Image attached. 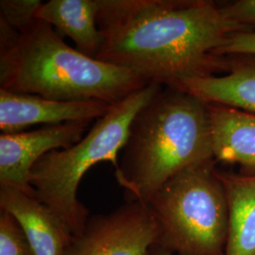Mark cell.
I'll return each mask as SVG.
<instances>
[{
	"label": "cell",
	"instance_id": "cell-17",
	"mask_svg": "<svg viewBox=\"0 0 255 255\" xmlns=\"http://www.w3.org/2000/svg\"><path fill=\"white\" fill-rule=\"evenodd\" d=\"M221 56L250 55L255 56V32H237L229 38L219 50Z\"/></svg>",
	"mask_w": 255,
	"mask_h": 255
},
{
	"label": "cell",
	"instance_id": "cell-10",
	"mask_svg": "<svg viewBox=\"0 0 255 255\" xmlns=\"http://www.w3.org/2000/svg\"><path fill=\"white\" fill-rule=\"evenodd\" d=\"M227 57L226 73L184 81L171 88L190 94L206 104L255 114V56Z\"/></svg>",
	"mask_w": 255,
	"mask_h": 255
},
{
	"label": "cell",
	"instance_id": "cell-2",
	"mask_svg": "<svg viewBox=\"0 0 255 255\" xmlns=\"http://www.w3.org/2000/svg\"><path fill=\"white\" fill-rule=\"evenodd\" d=\"M148 84L127 68L82 54L37 19L19 33L0 19V88L55 101L118 103Z\"/></svg>",
	"mask_w": 255,
	"mask_h": 255
},
{
	"label": "cell",
	"instance_id": "cell-12",
	"mask_svg": "<svg viewBox=\"0 0 255 255\" xmlns=\"http://www.w3.org/2000/svg\"><path fill=\"white\" fill-rule=\"evenodd\" d=\"M99 8V0H50L40 6L36 18L69 37L82 54L96 59L103 44Z\"/></svg>",
	"mask_w": 255,
	"mask_h": 255
},
{
	"label": "cell",
	"instance_id": "cell-7",
	"mask_svg": "<svg viewBox=\"0 0 255 255\" xmlns=\"http://www.w3.org/2000/svg\"><path fill=\"white\" fill-rule=\"evenodd\" d=\"M90 123L70 122L29 131L0 134V187L34 197L30 185L33 166L45 155L78 143Z\"/></svg>",
	"mask_w": 255,
	"mask_h": 255
},
{
	"label": "cell",
	"instance_id": "cell-9",
	"mask_svg": "<svg viewBox=\"0 0 255 255\" xmlns=\"http://www.w3.org/2000/svg\"><path fill=\"white\" fill-rule=\"evenodd\" d=\"M0 208L16 219L31 255H64L72 233L44 203L16 189L0 187Z\"/></svg>",
	"mask_w": 255,
	"mask_h": 255
},
{
	"label": "cell",
	"instance_id": "cell-13",
	"mask_svg": "<svg viewBox=\"0 0 255 255\" xmlns=\"http://www.w3.org/2000/svg\"><path fill=\"white\" fill-rule=\"evenodd\" d=\"M229 208L225 255H255V175L219 171Z\"/></svg>",
	"mask_w": 255,
	"mask_h": 255
},
{
	"label": "cell",
	"instance_id": "cell-15",
	"mask_svg": "<svg viewBox=\"0 0 255 255\" xmlns=\"http://www.w3.org/2000/svg\"><path fill=\"white\" fill-rule=\"evenodd\" d=\"M0 255H31L18 222L2 210H0Z\"/></svg>",
	"mask_w": 255,
	"mask_h": 255
},
{
	"label": "cell",
	"instance_id": "cell-3",
	"mask_svg": "<svg viewBox=\"0 0 255 255\" xmlns=\"http://www.w3.org/2000/svg\"><path fill=\"white\" fill-rule=\"evenodd\" d=\"M116 169L128 201L147 203L183 169L215 160L207 104L163 86L132 120Z\"/></svg>",
	"mask_w": 255,
	"mask_h": 255
},
{
	"label": "cell",
	"instance_id": "cell-18",
	"mask_svg": "<svg viewBox=\"0 0 255 255\" xmlns=\"http://www.w3.org/2000/svg\"><path fill=\"white\" fill-rule=\"evenodd\" d=\"M147 255H173L169 251L164 249L162 246L156 244L154 246L151 247V249L148 252Z\"/></svg>",
	"mask_w": 255,
	"mask_h": 255
},
{
	"label": "cell",
	"instance_id": "cell-5",
	"mask_svg": "<svg viewBox=\"0 0 255 255\" xmlns=\"http://www.w3.org/2000/svg\"><path fill=\"white\" fill-rule=\"evenodd\" d=\"M146 204L158 223V245L172 255H225L228 201L215 160L176 174Z\"/></svg>",
	"mask_w": 255,
	"mask_h": 255
},
{
	"label": "cell",
	"instance_id": "cell-6",
	"mask_svg": "<svg viewBox=\"0 0 255 255\" xmlns=\"http://www.w3.org/2000/svg\"><path fill=\"white\" fill-rule=\"evenodd\" d=\"M158 239V223L149 206L128 201L109 213L90 216L72 235L64 255H147Z\"/></svg>",
	"mask_w": 255,
	"mask_h": 255
},
{
	"label": "cell",
	"instance_id": "cell-4",
	"mask_svg": "<svg viewBox=\"0 0 255 255\" xmlns=\"http://www.w3.org/2000/svg\"><path fill=\"white\" fill-rule=\"evenodd\" d=\"M162 87L148 83L115 103L78 143L47 153L33 166L30 185L34 198L63 219L72 235L81 231L90 217L77 196L83 176L102 162L119 167L118 156L127 142L132 120Z\"/></svg>",
	"mask_w": 255,
	"mask_h": 255
},
{
	"label": "cell",
	"instance_id": "cell-11",
	"mask_svg": "<svg viewBox=\"0 0 255 255\" xmlns=\"http://www.w3.org/2000/svg\"><path fill=\"white\" fill-rule=\"evenodd\" d=\"M214 159L239 164L247 175H255V114L207 104Z\"/></svg>",
	"mask_w": 255,
	"mask_h": 255
},
{
	"label": "cell",
	"instance_id": "cell-1",
	"mask_svg": "<svg viewBox=\"0 0 255 255\" xmlns=\"http://www.w3.org/2000/svg\"><path fill=\"white\" fill-rule=\"evenodd\" d=\"M103 36L96 59L165 87L226 73L219 50L249 31L212 0H99Z\"/></svg>",
	"mask_w": 255,
	"mask_h": 255
},
{
	"label": "cell",
	"instance_id": "cell-16",
	"mask_svg": "<svg viewBox=\"0 0 255 255\" xmlns=\"http://www.w3.org/2000/svg\"><path fill=\"white\" fill-rule=\"evenodd\" d=\"M222 8L228 18L255 32V0H238Z\"/></svg>",
	"mask_w": 255,
	"mask_h": 255
},
{
	"label": "cell",
	"instance_id": "cell-14",
	"mask_svg": "<svg viewBox=\"0 0 255 255\" xmlns=\"http://www.w3.org/2000/svg\"><path fill=\"white\" fill-rule=\"evenodd\" d=\"M42 4L40 0H1L0 19L22 33L36 22L37 11Z\"/></svg>",
	"mask_w": 255,
	"mask_h": 255
},
{
	"label": "cell",
	"instance_id": "cell-8",
	"mask_svg": "<svg viewBox=\"0 0 255 255\" xmlns=\"http://www.w3.org/2000/svg\"><path fill=\"white\" fill-rule=\"evenodd\" d=\"M113 105L101 101H55L0 88V128L2 133H12L36 125L91 123L106 116Z\"/></svg>",
	"mask_w": 255,
	"mask_h": 255
}]
</instances>
